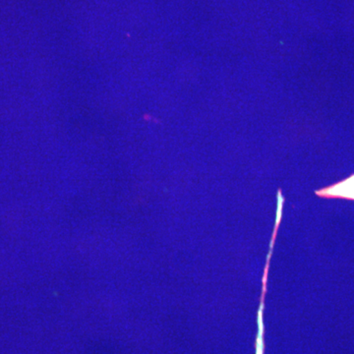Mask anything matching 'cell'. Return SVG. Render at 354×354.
Masks as SVG:
<instances>
[{
    "mask_svg": "<svg viewBox=\"0 0 354 354\" xmlns=\"http://www.w3.org/2000/svg\"><path fill=\"white\" fill-rule=\"evenodd\" d=\"M317 194L326 198H344V199L354 200V174L342 183L318 191Z\"/></svg>",
    "mask_w": 354,
    "mask_h": 354,
    "instance_id": "cell-1",
    "label": "cell"
}]
</instances>
